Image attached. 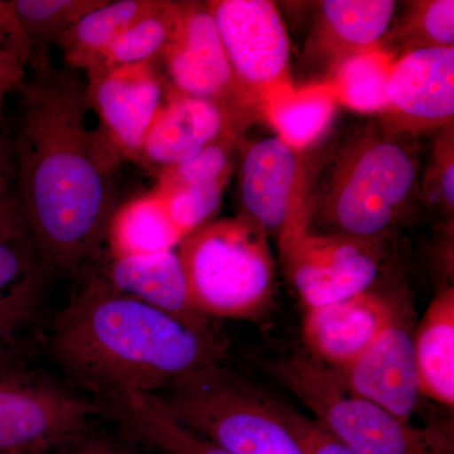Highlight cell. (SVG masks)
Instances as JSON below:
<instances>
[{
    "mask_svg": "<svg viewBox=\"0 0 454 454\" xmlns=\"http://www.w3.org/2000/svg\"><path fill=\"white\" fill-rule=\"evenodd\" d=\"M20 94L14 154L27 216L47 270L74 274L94 258L115 211L121 157L88 124L85 80L35 49Z\"/></svg>",
    "mask_w": 454,
    "mask_h": 454,
    "instance_id": "obj_1",
    "label": "cell"
},
{
    "mask_svg": "<svg viewBox=\"0 0 454 454\" xmlns=\"http://www.w3.org/2000/svg\"><path fill=\"white\" fill-rule=\"evenodd\" d=\"M57 365L100 394H158L182 376L220 365L223 348L175 317L90 278L57 313L50 336Z\"/></svg>",
    "mask_w": 454,
    "mask_h": 454,
    "instance_id": "obj_2",
    "label": "cell"
},
{
    "mask_svg": "<svg viewBox=\"0 0 454 454\" xmlns=\"http://www.w3.org/2000/svg\"><path fill=\"white\" fill-rule=\"evenodd\" d=\"M409 134L384 121L358 125L310 173L307 231L390 238L422 202L419 160Z\"/></svg>",
    "mask_w": 454,
    "mask_h": 454,
    "instance_id": "obj_3",
    "label": "cell"
},
{
    "mask_svg": "<svg viewBox=\"0 0 454 454\" xmlns=\"http://www.w3.org/2000/svg\"><path fill=\"white\" fill-rule=\"evenodd\" d=\"M191 306L200 316L254 318L273 298L276 264L262 227L243 215L212 220L177 247Z\"/></svg>",
    "mask_w": 454,
    "mask_h": 454,
    "instance_id": "obj_4",
    "label": "cell"
},
{
    "mask_svg": "<svg viewBox=\"0 0 454 454\" xmlns=\"http://www.w3.org/2000/svg\"><path fill=\"white\" fill-rule=\"evenodd\" d=\"M271 372L315 419L356 454H453L450 430L422 429L351 393L331 367L309 355H293Z\"/></svg>",
    "mask_w": 454,
    "mask_h": 454,
    "instance_id": "obj_5",
    "label": "cell"
},
{
    "mask_svg": "<svg viewBox=\"0 0 454 454\" xmlns=\"http://www.w3.org/2000/svg\"><path fill=\"white\" fill-rule=\"evenodd\" d=\"M155 395L179 423L232 454H301L276 399L220 365L187 373Z\"/></svg>",
    "mask_w": 454,
    "mask_h": 454,
    "instance_id": "obj_6",
    "label": "cell"
},
{
    "mask_svg": "<svg viewBox=\"0 0 454 454\" xmlns=\"http://www.w3.org/2000/svg\"><path fill=\"white\" fill-rule=\"evenodd\" d=\"M206 3L234 74L241 112L250 119L262 115L269 98L294 85L282 14L268 0Z\"/></svg>",
    "mask_w": 454,
    "mask_h": 454,
    "instance_id": "obj_7",
    "label": "cell"
},
{
    "mask_svg": "<svg viewBox=\"0 0 454 454\" xmlns=\"http://www.w3.org/2000/svg\"><path fill=\"white\" fill-rule=\"evenodd\" d=\"M387 239L304 231L279 249L307 309H318L372 291L387 262Z\"/></svg>",
    "mask_w": 454,
    "mask_h": 454,
    "instance_id": "obj_8",
    "label": "cell"
},
{
    "mask_svg": "<svg viewBox=\"0 0 454 454\" xmlns=\"http://www.w3.org/2000/svg\"><path fill=\"white\" fill-rule=\"evenodd\" d=\"M310 172L301 152L279 137L254 140L244 148L240 196L243 212L278 238L279 247L307 231L306 202Z\"/></svg>",
    "mask_w": 454,
    "mask_h": 454,
    "instance_id": "obj_9",
    "label": "cell"
},
{
    "mask_svg": "<svg viewBox=\"0 0 454 454\" xmlns=\"http://www.w3.org/2000/svg\"><path fill=\"white\" fill-rule=\"evenodd\" d=\"M100 411L46 382L0 375V453H35L76 441Z\"/></svg>",
    "mask_w": 454,
    "mask_h": 454,
    "instance_id": "obj_10",
    "label": "cell"
},
{
    "mask_svg": "<svg viewBox=\"0 0 454 454\" xmlns=\"http://www.w3.org/2000/svg\"><path fill=\"white\" fill-rule=\"evenodd\" d=\"M155 62L119 66L85 79L98 133L122 162L140 164L146 133L169 88Z\"/></svg>",
    "mask_w": 454,
    "mask_h": 454,
    "instance_id": "obj_11",
    "label": "cell"
},
{
    "mask_svg": "<svg viewBox=\"0 0 454 454\" xmlns=\"http://www.w3.org/2000/svg\"><path fill=\"white\" fill-rule=\"evenodd\" d=\"M160 59L172 88L219 103L250 124L239 106L234 74L207 3L181 2L177 26Z\"/></svg>",
    "mask_w": 454,
    "mask_h": 454,
    "instance_id": "obj_12",
    "label": "cell"
},
{
    "mask_svg": "<svg viewBox=\"0 0 454 454\" xmlns=\"http://www.w3.org/2000/svg\"><path fill=\"white\" fill-rule=\"evenodd\" d=\"M391 0H325L318 3L300 59V73L312 83L327 82L346 59L376 49L393 26Z\"/></svg>",
    "mask_w": 454,
    "mask_h": 454,
    "instance_id": "obj_13",
    "label": "cell"
},
{
    "mask_svg": "<svg viewBox=\"0 0 454 454\" xmlns=\"http://www.w3.org/2000/svg\"><path fill=\"white\" fill-rule=\"evenodd\" d=\"M381 121L400 133L417 134L453 125L454 47L420 50L397 59Z\"/></svg>",
    "mask_w": 454,
    "mask_h": 454,
    "instance_id": "obj_14",
    "label": "cell"
},
{
    "mask_svg": "<svg viewBox=\"0 0 454 454\" xmlns=\"http://www.w3.org/2000/svg\"><path fill=\"white\" fill-rule=\"evenodd\" d=\"M333 370L351 393L406 423H411L424 397L415 364L413 333L403 312L360 356Z\"/></svg>",
    "mask_w": 454,
    "mask_h": 454,
    "instance_id": "obj_15",
    "label": "cell"
},
{
    "mask_svg": "<svg viewBox=\"0 0 454 454\" xmlns=\"http://www.w3.org/2000/svg\"><path fill=\"white\" fill-rule=\"evenodd\" d=\"M247 125L221 104L169 86L146 133L140 166L160 172L195 157L217 140L241 137Z\"/></svg>",
    "mask_w": 454,
    "mask_h": 454,
    "instance_id": "obj_16",
    "label": "cell"
},
{
    "mask_svg": "<svg viewBox=\"0 0 454 454\" xmlns=\"http://www.w3.org/2000/svg\"><path fill=\"white\" fill-rule=\"evenodd\" d=\"M402 315L399 307L373 291L307 309L303 336L310 357L340 369L360 356Z\"/></svg>",
    "mask_w": 454,
    "mask_h": 454,
    "instance_id": "obj_17",
    "label": "cell"
},
{
    "mask_svg": "<svg viewBox=\"0 0 454 454\" xmlns=\"http://www.w3.org/2000/svg\"><path fill=\"white\" fill-rule=\"evenodd\" d=\"M103 276L116 291L175 317L193 330L212 333L207 318L191 306L177 249L153 255L109 258Z\"/></svg>",
    "mask_w": 454,
    "mask_h": 454,
    "instance_id": "obj_18",
    "label": "cell"
},
{
    "mask_svg": "<svg viewBox=\"0 0 454 454\" xmlns=\"http://www.w3.org/2000/svg\"><path fill=\"white\" fill-rule=\"evenodd\" d=\"M104 411L128 437L160 454H232L179 423L155 394L116 391L103 396Z\"/></svg>",
    "mask_w": 454,
    "mask_h": 454,
    "instance_id": "obj_19",
    "label": "cell"
},
{
    "mask_svg": "<svg viewBox=\"0 0 454 454\" xmlns=\"http://www.w3.org/2000/svg\"><path fill=\"white\" fill-rule=\"evenodd\" d=\"M422 395L454 408V289L444 286L430 301L413 333Z\"/></svg>",
    "mask_w": 454,
    "mask_h": 454,
    "instance_id": "obj_20",
    "label": "cell"
},
{
    "mask_svg": "<svg viewBox=\"0 0 454 454\" xmlns=\"http://www.w3.org/2000/svg\"><path fill=\"white\" fill-rule=\"evenodd\" d=\"M106 240L109 258H128L176 250L184 238L170 220L162 197L152 190L115 208Z\"/></svg>",
    "mask_w": 454,
    "mask_h": 454,
    "instance_id": "obj_21",
    "label": "cell"
},
{
    "mask_svg": "<svg viewBox=\"0 0 454 454\" xmlns=\"http://www.w3.org/2000/svg\"><path fill=\"white\" fill-rule=\"evenodd\" d=\"M336 94L330 82L284 89L262 107V115L284 143L301 152L315 145L327 133L334 118Z\"/></svg>",
    "mask_w": 454,
    "mask_h": 454,
    "instance_id": "obj_22",
    "label": "cell"
},
{
    "mask_svg": "<svg viewBox=\"0 0 454 454\" xmlns=\"http://www.w3.org/2000/svg\"><path fill=\"white\" fill-rule=\"evenodd\" d=\"M4 143L0 145V293L43 269Z\"/></svg>",
    "mask_w": 454,
    "mask_h": 454,
    "instance_id": "obj_23",
    "label": "cell"
},
{
    "mask_svg": "<svg viewBox=\"0 0 454 454\" xmlns=\"http://www.w3.org/2000/svg\"><path fill=\"white\" fill-rule=\"evenodd\" d=\"M155 0H106L80 18L59 43L67 68L85 74Z\"/></svg>",
    "mask_w": 454,
    "mask_h": 454,
    "instance_id": "obj_24",
    "label": "cell"
},
{
    "mask_svg": "<svg viewBox=\"0 0 454 454\" xmlns=\"http://www.w3.org/2000/svg\"><path fill=\"white\" fill-rule=\"evenodd\" d=\"M181 3L155 0L153 7L131 23L85 73L86 77L110 68L155 61L177 26Z\"/></svg>",
    "mask_w": 454,
    "mask_h": 454,
    "instance_id": "obj_25",
    "label": "cell"
},
{
    "mask_svg": "<svg viewBox=\"0 0 454 454\" xmlns=\"http://www.w3.org/2000/svg\"><path fill=\"white\" fill-rule=\"evenodd\" d=\"M395 61V57L382 49L367 51L342 62L327 82L342 106L382 115L389 103L387 88Z\"/></svg>",
    "mask_w": 454,
    "mask_h": 454,
    "instance_id": "obj_26",
    "label": "cell"
},
{
    "mask_svg": "<svg viewBox=\"0 0 454 454\" xmlns=\"http://www.w3.org/2000/svg\"><path fill=\"white\" fill-rule=\"evenodd\" d=\"M453 0L411 2L381 49L395 59L420 50L453 49Z\"/></svg>",
    "mask_w": 454,
    "mask_h": 454,
    "instance_id": "obj_27",
    "label": "cell"
},
{
    "mask_svg": "<svg viewBox=\"0 0 454 454\" xmlns=\"http://www.w3.org/2000/svg\"><path fill=\"white\" fill-rule=\"evenodd\" d=\"M106 0H8L35 49L59 46L71 27Z\"/></svg>",
    "mask_w": 454,
    "mask_h": 454,
    "instance_id": "obj_28",
    "label": "cell"
},
{
    "mask_svg": "<svg viewBox=\"0 0 454 454\" xmlns=\"http://www.w3.org/2000/svg\"><path fill=\"white\" fill-rule=\"evenodd\" d=\"M239 140V136L226 137L206 146L195 157L160 169L155 173L157 182L154 190L163 192L230 179L234 169V154Z\"/></svg>",
    "mask_w": 454,
    "mask_h": 454,
    "instance_id": "obj_29",
    "label": "cell"
},
{
    "mask_svg": "<svg viewBox=\"0 0 454 454\" xmlns=\"http://www.w3.org/2000/svg\"><path fill=\"white\" fill-rule=\"evenodd\" d=\"M229 181L221 179L211 184L179 187L163 192L153 190L162 197L170 220L184 239L200 227L211 223L212 217L219 211Z\"/></svg>",
    "mask_w": 454,
    "mask_h": 454,
    "instance_id": "obj_30",
    "label": "cell"
},
{
    "mask_svg": "<svg viewBox=\"0 0 454 454\" xmlns=\"http://www.w3.org/2000/svg\"><path fill=\"white\" fill-rule=\"evenodd\" d=\"M35 50L8 2L0 0V113L8 95L22 88Z\"/></svg>",
    "mask_w": 454,
    "mask_h": 454,
    "instance_id": "obj_31",
    "label": "cell"
},
{
    "mask_svg": "<svg viewBox=\"0 0 454 454\" xmlns=\"http://www.w3.org/2000/svg\"><path fill=\"white\" fill-rule=\"evenodd\" d=\"M47 271L46 268L40 269L8 291L0 293V348L11 342L35 316Z\"/></svg>",
    "mask_w": 454,
    "mask_h": 454,
    "instance_id": "obj_32",
    "label": "cell"
},
{
    "mask_svg": "<svg viewBox=\"0 0 454 454\" xmlns=\"http://www.w3.org/2000/svg\"><path fill=\"white\" fill-rule=\"evenodd\" d=\"M422 200L452 216L454 210L453 125L442 129L433 151L432 160L424 176Z\"/></svg>",
    "mask_w": 454,
    "mask_h": 454,
    "instance_id": "obj_33",
    "label": "cell"
},
{
    "mask_svg": "<svg viewBox=\"0 0 454 454\" xmlns=\"http://www.w3.org/2000/svg\"><path fill=\"white\" fill-rule=\"evenodd\" d=\"M276 408L301 454H356L315 418L307 417L282 400L276 399Z\"/></svg>",
    "mask_w": 454,
    "mask_h": 454,
    "instance_id": "obj_34",
    "label": "cell"
},
{
    "mask_svg": "<svg viewBox=\"0 0 454 454\" xmlns=\"http://www.w3.org/2000/svg\"><path fill=\"white\" fill-rule=\"evenodd\" d=\"M66 454H125L113 439L104 435H82L74 441V446Z\"/></svg>",
    "mask_w": 454,
    "mask_h": 454,
    "instance_id": "obj_35",
    "label": "cell"
},
{
    "mask_svg": "<svg viewBox=\"0 0 454 454\" xmlns=\"http://www.w3.org/2000/svg\"><path fill=\"white\" fill-rule=\"evenodd\" d=\"M2 129H3V113H0V145H3Z\"/></svg>",
    "mask_w": 454,
    "mask_h": 454,
    "instance_id": "obj_36",
    "label": "cell"
}]
</instances>
